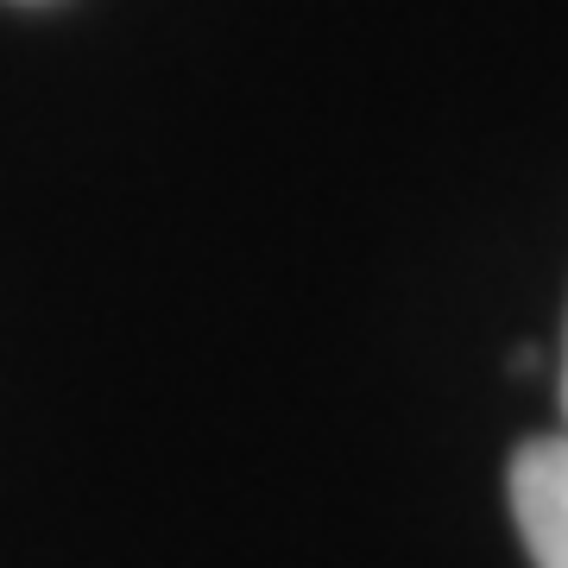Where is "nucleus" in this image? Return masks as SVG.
<instances>
[{
    "label": "nucleus",
    "instance_id": "nucleus-1",
    "mask_svg": "<svg viewBox=\"0 0 568 568\" xmlns=\"http://www.w3.org/2000/svg\"><path fill=\"white\" fill-rule=\"evenodd\" d=\"M511 518L537 568H568V429L511 455Z\"/></svg>",
    "mask_w": 568,
    "mask_h": 568
},
{
    "label": "nucleus",
    "instance_id": "nucleus-2",
    "mask_svg": "<svg viewBox=\"0 0 568 568\" xmlns=\"http://www.w3.org/2000/svg\"><path fill=\"white\" fill-rule=\"evenodd\" d=\"M562 410H568V347H562Z\"/></svg>",
    "mask_w": 568,
    "mask_h": 568
},
{
    "label": "nucleus",
    "instance_id": "nucleus-3",
    "mask_svg": "<svg viewBox=\"0 0 568 568\" xmlns=\"http://www.w3.org/2000/svg\"><path fill=\"white\" fill-rule=\"evenodd\" d=\"M26 7H39V0H26Z\"/></svg>",
    "mask_w": 568,
    "mask_h": 568
}]
</instances>
